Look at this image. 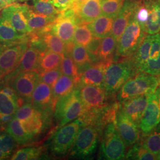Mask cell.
<instances>
[{"mask_svg": "<svg viewBox=\"0 0 160 160\" xmlns=\"http://www.w3.org/2000/svg\"><path fill=\"white\" fill-rule=\"evenodd\" d=\"M148 13V20L143 27L147 34L160 32V0H141Z\"/></svg>", "mask_w": 160, "mask_h": 160, "instance_id": "23", "label": "cell"}, {"mask_svg": "<svg viewBox=\"0 0 160 160\" xmlns=\"http://www.w3.org/2000/svg\"><path fill=\"white\" fill-rule=\"evenodd\" d=\"M117 42L112 34L102 38L98 58L103 62L112 61Z\"/></svg>", "mask_w": 160, "mask_h": 160, "instance_id": "30", "label": "cell"}, {"mask_svg": "<svg viewBox=\"0 0 160 160\" xmlns=\"http://www.w3.org/2000/svg\"><path fill=\"white\" fill-rule=\"evenodd\" d=\"M28 0H0V11L2 10L6 7L14 3L22 2Z\"/></svg>", "mask_w": 160, "mask_h": 160, "instance_id": "46", "label": "cell"}, {"mask_svg": "<svg viewBox=\"0 0 160 160\" xmlns=\"http://www.w3.org/2000/svg\"><path fill=\"white\" fill-rule=\"evenodd\" d=\"M79 90L80 97L84 108V113L109 106V93L103 87L81 86Z\"/></svg>", "mask_w": 160, "mask_h": 160, "instance_id": "10", "label": "cell"}, {"mask_svg": "<svg viewBox=\"0 0 160 160\" xmlns=\"http://www.w3.org/2000/svg\"><path fill=\"white\" fill-rule=\"evenodd\" d=\"M62 74L61 69H53L40 74V80L53 87Z\"/></svg>", "mask_w": 160, "mask_h": 160, "instance_id": "42", "label": "cell"}, {"mask_svg": "<svg viewBox=\"0 0 160 160\" xmlns=\"http://www.w3.org/2000/svg\"><path fill=\"white\" fill-rule=\"evenodd\" d=\"M147 34L141 25L132 17L117 42V54L126 57L135 53Z\"/></svg>", "mask_w": 160, "mask_h": 160, "instance_id": "5", "label": "cell"}, {"mask_svg": "<svg viewBox=\"0 0 160 160\" xmlns=\"http://www.w3.org/2000/svg\"><path fill=\"white\" fill-rule=\"evenodd\" d=\"M83 126L82 122L78 118L59 128L52 138V152L57 155L67 153L73 145L75 138Z\"/></svg>", "mask_w": 160, "mask_h": 160, "instance_id": "6", "label": "cell"}, {"mask_svg": "<svg viewBox=\"0 0 160 160\" xmlns=\"http://www.w3.org/2000/svg\"><path fill=\"white\" fill-rule=\"evenodd\" d=\"M47 112H41L26 120L20 121L24 130L34 137L40 133L46 125Z\"/></svg>", "mask_w": 160, "mask_h": 160, "instance_id": "28", "label": "cell"}, {"mask_svg": "<svg viewBox=\"0 0 160 160\" xmlns=\"http://www.w3.org/2000/svg\"><path fill=\"white\" fill-rule=\"evenodd\" d=\"M148 97V96H143L127 100L121 103L119 110L139 126L147 107Z\"/></svg>", "mask_w": 160, "mask_h": 160, "instance_id": "19", "label": "cell"}, {"mask_svg": "<svg viewBox=\"0 0 160 160\" xmlns=\"http://www.w3.org/2000/svg\"><path fill=\"white\" fill-rule=\"evenodd\" d=\"M134 66L140 72L160 77V33L147 34L135 52Z\"/></svg>", "mask_w": 160, "mask_h": 160, "instance_id": "1", "label": "cell"}, {"mask_svg": "<svg viewBox=\"0 0 160 160\" xmlns=\"http://www.w3.org/2000/svg\"><path fill=\"white\" fill-rule=\"evenodd\" d=\"M77 24L75 18V10L72 7H70L58 16L52 24V31L65 43H68L74 42Z\"/></svg>", "mask_w": 160, "mask_h": 160, "instance_id": "13", "label": "cell"}, {"mask_svg": "<svg viewBox=\"0 0 160 160\" xmlns=\"http://www.w3.org/2000/svg\"><path fill=\"white\" fill-rule=\"evenodd\" d=\"M132 68L128 62H112L104 70V86L105 90L110 93L118 92L128 80L131 77Z\"/></svg>", "mask_w": 160, "mask_h": 160, "instance_id": "7", "label": "cell"}, {"mask_svg": "<svg viewBox=\"0 0 160 160\" xmlns=\"http://www.w3.org/2000/svg\"><path fill=\"white\" fill-rule=\"evenodd\" d=\"M159 87H160V84H159Z\"/></svg>", "mask_w": 160, "mask_h": 160, "instance_id": "52", "label": "cell"}, {"mask_svg": "<svg viewBox=\"0 0 160 160\" xmlns=\"http://www.w3.org/2000/svg\"><path fill=\"white\" fill-rule=\"evenodd\" d=\"M101 154L105 160H119L125 157L126 145L118 132L116 121L109 123L105 129Z\"/></svg>", "mask_w": 160, "mask_h": 160, "instance_id": "4", "label": "cell"}, {"mask_svg": "<svg viewBox=\"0 0 160 160\" xmlns=\"http://www.w3.org/2000/svg\"><path fill=\"white\" fill-rule=\"evenodd\" d=\"M75 10L77 24H89L102 15L100 0H87L77 7H71Z\"/></svg>", "mask_w": 160, "mask_h": 160, "instance_id": "18", "label": "cell"}, {"mask_svg": "<svg viewBox=\"0 0 160 160\" xmlns=\"http://www.w3.org/2000/svg\"><path fill=\"white\" fill-rule=\"evenodd\" d=\"M2 77H4V75L2 74V73L0 71V78H2Z\"/></svg>", "mask_w": 160, "mask_h": 160, "instance_id": "51", "label": "cell"}, {"mask_svg": "<svg viewBox=\"0 0 160 160\" xmlns=\"http://www.w3.org/2000/svg\"><path fill=\"white\" fill-rule=\"evenodd\" d=\"M32 4L36 12L48 16L58 17L63 12L58 9L51 0H32Z\"/></svg>", "mask_w": 160, "mask_h": 160, "instance_id": "34", "label": "cell"}, {"mask_svg": "<svg viewBox=\"0 0 160 160\" xmlns=\"http://www.w3.org/2000/svg\"><path fill=\"white\" fill-rule=\"evenodd\" d=\"M157 160H160V152L157 155Z\"/></svg>", "mask_w": 160, "mask_h": 160, "instance_id": "50", "label": "cell"}, {"mask_svg": "<svg viewBox=\"0 0 160 160\" xmlns=\"http://www.w3.org/2000/svg\"><path fill=\"white\" fill-rule=\"evenodd\" d=\"M96 126H84L75 138L72 147V154L84 158L92 154L97 148L98 131Z\"/></svg>", "mask_w": 160, "mask_h": 160, "instance_id": "8", "label": "cell"}, {"mask_svg": "<svg viewBox=\"0 0 160 160\" xmlns=\"http://www.w3.org/2000/svg\"><path fill=\"white\" fill-rule=\"evenodd\" d=\"M126 154V158L129 160H157V155L146 148L142 144L135 143Z\"/></svg>", "mask_w": 160, "mask_h": 160, "instance_id": "35", "label": "cell"}, {"mask_svg": "<svg viewBox=\"0 0 160 160\" xmlns=\"http://www.w3.org/2000/svg\"><path fill=\"white\" fill-rule=\"evenodd\" d=\"M134 8L135 0H126L120 12L114 17L111 34L117 42L129 23Z\"/></svg>", "mask_w": 160, "mask_h": 160, "instance_id": "20", "label": "cell"}, {"mask_svg": "<svg viewBox=\"0 0 160 160\" xmlns=\"http://www.w3.org/2000/svg\"><path fill=\"white\" fill-rule=\"evenodd\" d=\"M18 108L17 104L12 99L0 91V114L14 115Z\"/></svg>", "mask_w": 160, "mask_h": 160, "instance_id": "40", "label": "cell"}, {"mask_svg": "<svg viewBox=\"0 0 160 160\" xmlns=\"http://www.w3.org/2000/svg\"><path fill=\"white\" fill-rule=\"evenodd\" d=\"M160 77L139 73L126 81L119 90L118 101L120 103L127 100L143 96H150L158 88Z\"/></svg>", "mask_w": 160, "mask_h": 160, "instance_id": "2", "label": "cell"}, {"mask_svg": "<svg viewBox=\"0 0 160 160\" xmlns=\"http://www.w3.org/2000/svg\"><path fill=\"white\" fill-rule=\"evenodd\" d=\"M126 0H100L102 14L114 18L120 12Z\"/></svg>", "mask_w": 160, "mask_h": 160, "instance_id": "36", "label": "cell"}, {"mask_svg": "<svg viewBox=\"0 0 160 160\" xmlns=\"http://www.w3.org/2000/svg\"><path fill=\"white\" fill-rule=\"evenodd\" d=\"M71 57L79 69L92 63V58L85 46L75 44L71 52Z\"/></svg>", "mask_w": 160, "mask_h": 160, "instance_id": "33", "label": "cell"}, {"mask_svg": "<svg viewBox=\"0 0 160 160\" xmlns=\"http://www.w3.org/2000/svg\"><path fill=\"white\" fill-rule=\"evenodd\" d=\"M55 116L59 122V128L68 124L82 115L84 108L80 97L79 89L58 99L55 105Z\"/></svg>", "mask_w": 160, "mask_h": 160, "instance_id": "3", "label": "cell"}, {"mask_svg": "<svg viewBox=\"0 0 160 160\" xmlns=\"http://www.w3.org/2000/svg\"><path fill=\"white\" fill-rule=\"evenodd\" d=\"M1 16L8 20L19 33L29 34L32 32L24 15L21 4L14 3L6 7L2 10Z\"/></svg>", "mask_w": 160, "mask_h": 160, "instance_id": "16", "label": "cell"}, {"mask_svg": "<svg viewBox=\"0 0 160 160\" xmlns=\"http://www.w3.org/2000/svg\"><path fill=\"white\" fill-rule=\"evenodd\" d=\"M144 139L143 146L155 155L160 152V129H154L149 133Z\"/></svg>", "mask_w": 160, "mask_h": 160, "instance_id": "37", "label": "cell"}, {"mask_svg": "<svg viewBox=\"0 0 160 160\" xmlns=\"http://www.w3.org/2000/svg\"><path fill=\"white\" fill-rule=\"evenodd\" d=\"M42 154V149L38 147H26L20 149L10 158L12 160H30L38 159Z\"/></svg>", "mask_w": 160, "mask_h": 160, "instance_id": "38", "label": "cell"}, {"mask_svg": "<svg viewBox=\"0 0 160 160\" xmlns=\"http://www.w3.org/2000/svg\"><path fill=\"white\" fill-rule=\"evenodd\" d=\"M30 102L40 111L47 112L51 105L53 108L52 87L39 80L32 93Z\"/></svg>", "mask_w": 160, "mask_h": 160, "instance_id": "21", "label": "cell"}, {"mask_svg": "<svg viewBox=\"0 0 160 160\" xmlns=\"http://www.w3.org/2000/svg\"><path fill=\"white\" fill-rule=\"evenodd\" d=\"M39 80L40 74L37 70H33L19 73L7 84L12 86L19 97L26 103L30 102L32 93Z\"/></svg>", "mask_w": 160, "mask_h": 160, "instance_id": "11", "label": "cell"}, {"mask_svg": "<svg viewBox=\"0 0 160 160\" xmlns=\"http://www.w3.org/2000/svg\"><path fill=\"white\" fill-rule=\"evenodd\" d=\"M28 34H22L12 26L6 18L0 15V40L13 42L26 38Z\"/></svg>", "mask_w": 160, "mask_h": 160, "instance_id": "27", "label": "cell"}, {"mask_svg": "<svg viewBox=\"0 0 160 160\" xmlns=\"http://www.w3.org/2000/svg\"><path fill=\"white\" fill-rule=\"evenodd\" d=\"M21 7L32 32L39 31L51 25L58 17H52L40 14L36 12L32 6L26 4H21Z\"/></svg>", "mask_w": 160, "mask_h": 160, "instance_id": "22", "label": "cell"}, {"mask_svg": "<svg viewBox=\"0 0 160 160\" xmlns=\"http://www.w3.org/2000/svg\"><path fill=\"white\" fill-rule=\"evenodd\" d=\"M17 142L8 133H2V140L0 149L9 157L16 148Z\"/></svg>", "mask_w": 160, "mask_h": 160, "instance_id": "41", "label": "cell"}, {"mask_svg": "<svg viewBox=\"0 0 160 160\" xmlns=\"http://www.w3.org/2000/svg\"><path fill=\"white\" fill-rule=\"evenodd\" d=\"M11 42H5L0 40V56L2 54V53L5 50L6 48L10 45Z\"/></svg>", "mask_w": 160, "mask_h": 160, "instance_id": "47", "label": "cell"}, {"mask_svg": "<svg viewBox=\"0 0 160 160\" xmlns=\"http://www.w3.org/2000/svg\"><path fill=\"white\" fill-rule=\"evenodd\" d=\"M63 58V55L48 50L42 56L37 71L42 74L48 71L59 68Z\"/></svg>", "mask_w": 160, "mask_h": 160, "instance_id": "29", "label": "cell"}, {"mask_svg": "<svg viewBox=\"0 0 160 160\" xmlns=\"http://www.w3.org/2000/svg\"><path fill=\"white\" fill-rule=\"evenodd\" d=\"M53 5L61 11L70 8L74 4V0H51Z\"/></svg>", "mask_w": 160, "mask_h": 160, "instance_id": "44", "label": "cell"}, {"mask_svg": "<svg viewBox=\"0 0 160 160\" xmlns=\"http://www.w3.org/2000/svg\"><path fill=\"white\" fill-rule=\"evenodd\" d=\"M87 0H74V4H72L73 7H77L81 5V4H82L84 2H85ZM71 6V7H72Z\"/></svg>", "mask_w": 160, "mask_h": 160, "instance_id": "48", "label": "cell"}, {"mask_svg": "<svg viewBox=\"0 0 160 160\" xmlns=\"http://www.w3.org/2000/svg\"><path fill=\"white\" fill-rule=\"evenodd\" d=\"M43 53L36 48L29 44L17 68L6 75L2 81L7 83L19 73L37 70L39 65L40 59Z\"/></svg>", "mask_w": 160, "mask_h": 160, "instance_id": "14", "label": "cell"}, {"mask_svg": "<svg viewBox=\"0 0 160 160\" xmlns=\"http://www.w3.org/2000/svg\"><path fill=\"white\" fill-rule=\"evenodd\" d=\"M8 157L1 149H0V160H4Z\"/></svg>", "mask_w": 160, "mask_h": 160, "instance_id": "49", "label": "cell"}, {"mask_svg": "<svg viewBox=\"0 0 160 160\" xmlns=\"http://www.w3.org/2000/svg\"><path fill=\"white\" fill-rule=\"evenodd\" d=\"M110 62H103L86 67L82 72L80 73V83L81 86H95L103 87L104 70Z\"/></svg>", "mask_w": 160, "mask_h": 160, "instance_id": "17", "label": "cell"}, {"mask_svg": "<svg viewBox=\"0 0 160 160\" xmlns=\"http://www.w3.org/2000/svg\"><path fill=\"white\" fill-rule=\"evenodd\" d=\"M113 20V17L101 15L88 25L94 36L103 38L111 34Z\"/></svg>", "mask_w": 160, "mask_h": 160, "instance_id": "25", "label": "cell"}, {"mask_svg": "<svg viewBox=\"0 0 160 160\" xmlns=\"http://www.w3.org/2000/svg\"><path fill=\"white\" fill-rule=\"evenodd\" d=\"M88 24L80 23L77 26L74 36L75 44L87 47L92 40L94 36Z\"/></svg>", "mask_w": 160, "mask_h": 160, "instance_id": "32", "label": "cell"}, {"mask_svg": "<svg viewBox=\"0 0 160 160\" xmlns=\"http://www.w3.org/2000/svg\"><path fill=\"white\" fill-rule=\"evenodd\" d=\"M76 82L74 79L66 75H61L55 84L52 87L53 106L55 107L58 99L67 96L75 89Z\"/></svg>", "mask_w": 160, "mask_h": 160, "instance_id": "24", "label": "cell"}, {"mask_svg": "<svg viewBox=\"0 0 160 160\" xmlns=\"http://www.w3.org/2000/svg\"><path fill=\"white\" fill-rule=\"evenodd\" d=\"M43 112L37 109L31 102H26L17 109L14 118L20 121L26 120L36 114Z\"/></svg>", "mask_w": 160, "mask_h": 160, "instance_id": "39", "label": "cell"}, {"mask_svg": "<svg viewBox=\"0 0 160 160\" xmlns=\"http://www.w3.org/2000/svg\"><path fill=\"white\" fill-rule=\"evenodd\" d=\"M29 46V35L24 39L11 42L0 56V71L8 74L16 68Z\"/></svg>", "mask_w": 160, "mask_h": 160, "instance_id": "9", "label": "cell"}, {"mask_svg": "<svg viewBox=\"0 0 160 160\" xmlns=\"http://www.w3.org/2000/svg\"><path fill=\"white\" fill-rule=\"evenodd\" d=\"M14 118V114H0V128L6 129L8 124Z\"/></svg>", "mask_w": 160, "mask_h": 160, "instance_id": "45", "label": "cell"}, {"mask_svg": "<svg viewBox=\"0 0 160 160\" xmlns=\"http://www.w3.org/2000/svg\"><path fill=\"white\" fill-rule=\"evenodd\" d=\"M59 68L62 74L66 75L73 79L76 83H78L80 81L79 68L77 64L75 63L71 55L63 54V58Z\"/></svg>", "mask_w": 160, "mask_h": 160, "instance_id": "31", "label": "cell"}, {"mask_svg": "<svg viewBox=\"0 0 160 160\" xmlns=\"http://www.w3.org/2000/svg\"><path fill=\"white\" fill-rule=\"evenodd\" d=\"M116 126L120 137L126 146L129 147L137 142L139 138L138 126L119 109L116 114Z\"/></svg>", "mask_w": 160, "mask_h": 160, "instance_id": "15", "label": "cell"}, {"mask_svg": "<svg viewBox=\"0 0 160 160\" xmlns=\"http://www.w3.org/2000/svg\"><path fill=\"white\" fill-rule=\"evenodd\" d=\"M5 130L20 145L28 143L33 138V136L24 130L21 122L15 118L8 124Z\"/></svg>", "mask_w": 160, "mask_h": 160, "instance_id": "26", "label": "cell"}, {"mask_svg": "<svg viewBox=\"0 0 160 160\" xmlns=\"http://www.w3.org/2000/svg\"><path fill=\"white\" fill-rule=\"evenodd\" d=\"M102 40V38L94 36L91 42L86 47L92 58H98Z\"/></svg>", "mask_w": 160, "mask_h": 160, "instance_id": "43", "label": "cell"}, {"mask_svg": "<svg viewBox=\"0 0 160 160\" xmlns=\"http://www.w3.org/2000/svg\"><path fill=\"white\" fill-rule=\"evenodd\" d=\"M160 123V88L149 96L147 107L141 119L139 127L145 135L153 131Z\"/></svg>", "mask_w": 160, "mask_h": 160, "instance_id": "12", "label": "cell"}]
</instances>
